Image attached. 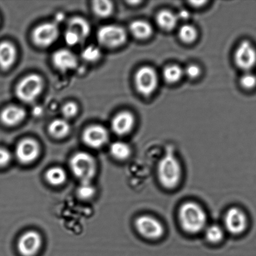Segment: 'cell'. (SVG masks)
<instances>
[{
  "instance_id": "6da1fadb",
  "label": "cell",
  "mask_w": 256,
  "mask_h": 256,
  "mask_svg": "<svg viewBox=\"0 0 256 256\" xmlns=\"http://www.w3.org/2000/svg\"><path fill=\"white\" fill-rule=\"evenodd\" d=\"M178 218L182 229L189 234H197L207 226L206 213L195 202H189L182 204L178 212Z\"/></svg>"
},
{
  "instance_id": "7a4b0ae2",
  "label": "cell",
  "mask_w": 256,
  "mask_h": 256,
  "mask_svg": "<svg viewBox=\"0 0 256 256\" xmlns=\"http://www.w3.org/2000/svg\"><path fill=\"white\" fill-rule=\"evenodd\" d=\"M157 174L163 187L167 190L174 189L182 179V170L179 160L173 155L165 156L158 164Z\"/></svg>"
},
{
  "instance_id": "3957f363",
  "label": "cell",
  "mask_w": 256,
  "mask_h": 256,
  "mask_svg": "<svg viewBox=\"0 0 256 256\" xmlns=\"http://www.w3.org/2000/svg\"><path fill=\"white\" fill-rule=\"evenodd\" d=\"M70 166L74 174L82 182H90L96 172V164L91 155L79 152L73 156Z\"/></svg>"
},
{
  "instance_id": "277c9868",
  "label": "cell",
  "mask_w": 256,
  "mask_h": 256,
  "mask_svg": "<svg viewBox=\"0 0 256 256\" xmlns=\"http://www.w3.org/2000/svg\"><path fill=\"white\" fill-rule=\"evenodd\" d=\"M134 81L137 92L143 96H149L157 90L159 78L153 68L145 66L138 70Z\"/></svg>"
},
{
  "instance_id": "5b68a950",
  "label": "cell",
  "mask_w": 256,
  "mask_h": 256,
  "mask_svg": "<svg viewBox=\"0 0 256 256\" xmlns=\"http://www.w3.org/2000/svg\"><path fill=\"white\" fill-rule=\"evenodd\" d=\"M43 88V80L38 74H30L18 84L16 94L21 101L25 102H34Z\"/></svg>"
},
{
  "instance_id": "8992f818",
  "label": "cell",
  "mask_w": 256,
  "mask_h": 256,
  "mask_svg": "<svg viewBox=\"0 0 256 256\" xmlns=\"http://www.w3.org/2000/svg\"><path fill=\"white\" fill-rule=\"evenodd\" d=\"M135 226L140 236L149 240H157L163 236L165 232L164 226L160 220L149 215L138 217Z\"/></svg>"
},
{
  "instance_id": "52a82bcc",
  "label": "cell",
  "mask_w": 256,
  "mask_h": 256,
  "mask_svg": "<svg viewBox=\"0 0 256 256\" xmlns=\"http://www.w3.org/2000/svg\"><path fill=\"white\" fill-rule=\"evenodd\" d=\"M97 38L103 46L115 48L126 42L127 34L121 26L109 24L100 28L97 32Z\"/></svg>"
},
{
  "instance_id": "ba28073f",
  "label": "cell",
  "mask_w": 256,
  "mask_h": 256,
  "mask_svg": "<svg viewBox=\"0 0 256 256\" xmlns=\"http://www.w3.org/2000/svg\"><path fill=\"white\" fill-rule=\"evenodd\" d=\"M234 61L237 67L250 72L256 65V49L251 42L243 41L235 50Z\"/></svg>"
},
{
  "instance_id": "9c48e42d",
  "label": "cell",
  "mask_w": 256,
  "mask_h": 256,
  "mask_svg": "<svg viewBox=\"0 0 256 256\" xmlns=\"http://www.w3.org/2000/svg\"><path fill=\"white\" fill-rule=\"evenodd\" d=\"M224 226L230 234L239 235L247 229V218L243 210L236 207L228 210L224 216Z\"/></svg>"
},
{
  "instance_id": "30bf717a",
  "label": "cell",
  "mask_w": 256,
  "mask_h": 256,
  "mask_svg": "<svg viewBox=\"0 0 256 256\" xmlns=\"http://www.w3.org/2000/svg\"><path fill=\"white\" fill-rule=\"evenodd\" d=\"M59 30L54 22H47L37 26L33 32V40L37 46H51L59 37Z\"/></svg>"
},
{
  "instance_id": "8fae6325",
  "label": "cell",
  "mask_w": 256,
  "mask_h": 256,
  "mask_svg": "<svg viewBox=\"0 0 256 256\" xmlns=\"http://www.w3.org/2000/svg\"><path fill=\"white\" fill-rule=\"evenodd\" d=\"M42 238L34 230L25 232L18 242V250L23 256H34L41 248Z\"/></svg>"
},
{
  "instance_id": "7c38bea8",
  "label": "cell",
  "mask_w": 256,
  "mask_h": 256,
  "mask_svg": "<svg viewBox=\"0 0 256 256\" xmlns=\"http://www.w3.org/2000/svg\"><path fill=\"white\" fill-rule=\"evenodd\" d=\"M40 146L37 142L32 139L22 140L17 145L16 156L17 159L23 164H30L39 157Z\"/></svg>"
},
{
  "instance_id": "4fadbf2b",
  "label": "cell",
  "mask_w": 256,
  "mask_h": 256,
  "mask_svg": "<svg viewBox=\"0 0 256 256\" xmlns=\"http://www.w3.org/2000/svg\"><path fill=\"white\" fill-rule=\"evenodd\" d=\"M109 139V134L106 129L99 125H94L85 130L83 134V140L88 146L99 148L104 146Z\"/></svg>"
},
{
  "instance_id": "5bb4252c",
  "label": "cell",
  "mask_w": 256,
  "mask_h": 256,
  "mask_svg": "<svg viewBox=\"0 0 256 256\" xmlns=\"http://www.w3.org/2000/svg\"><path fill=\"white\" fill-rule=\"evenodd\" d=\"M55 66L61 72L74 70L77 66L78 60L75 55L66 49L59 50L52 57Z\"/></svg>"
},
{
  "instance_id": "9a60e30c",
  "label": "cell",
  "mask_w": 256,
  "mask_h": 256,
  "mask_svg": "<svg viewBox=\"0 0 256 256\" xmlns=\"http://www.w3.org/2000/svg\"><path fill=\"white\" fill-rule=\"evenodd\" d=\"M135 122V117L131 112H120L112 120L113 132L119 136L127 134L134 128Z\"/></svg>"
},
{
  "instance_id": "2e32d148",
  "label": "cell",
  "mask_w": 256,
  "mask_h": 256,
  "mask_svg": "<svg viewBox=\"0 0 256 256\" xmlns=\"http://www.w3.org/2000/svg\"><path fill=\"white\" fill-rule=\"evenodd\" d=\"M26 116V112L22 108L16 106H10L2 112L1 118L3 124L7 126H13L20 124Z\"/></svg>"
},
{
  "instance_id": "e0dca14e",
  "label": "cell",
  "mask_w": 256,
  "mask_h": 256,
  "mask_svg": "<svg viewBox=\"0 0 256 256\" xmlns=\"http://www.w3.org/2000/svg\"><path fill=\"white\" fill-rule=\"evenodd\" d=\"M17 50L11 42L0 44V68L4 70L10 68L16 61Z\"/></svg>"
},
{
  "instance_id": "ac0fdd59",
  "label": "cell",
  "mask_w": 256,
  "mask_h": 256,
  "mask_svg": "<svg viewBox=\"0 0 256 256\" xmlns=\"http://www.w3.org/2000/svg\"><path fill=\"white\" fill-rule=\"evenodd\" d=\"M68 30L75 32L79 36L81 42L86 39L90 32V26L89 22L80 17H75L70 20L69 24H68Z\"/></svg>"
},
{
  "instance_id": "d6986e66",
  "label": "cell",
  "mask_w": 256,
  "mask_h": 256,
  "mask_svg": "<svg viewBox=\"0 0 256 256\" xmlns=\"http://www.w3.org/2000/svg\"><path fill=\"white\" fill-rule=\"evenodd\" d=\"M130 31L135 38L146 40L152 36L153 29L149 22L144 20H136L130 24Z\"/></svg>"
},
{
  "instance_id": "ffe728a7",
  "label": "cell",
  "mask_w": 256,
  "mask_h": 256,
  "mask_svg": "<svg viewBox=\"0 0 256 256\" xmlns=\"http://www.w3.org/2000/svg\"><path fill=\"white\" fill-rule=\"evenodd\" d=\"M179 20L177 18V14L169 11V10H164L159 12L156 17V22L160 28L165 31H170L174 28L177 24Z\"/></svg>"
},
{
  "instance_id": "44dd1931",
  "label": "cell",
  "mask_w": 256,
  "mask_h": 256,
  "mask_svg": "<svg viewBox=\"0 0 256 256\" xmlns=\"http://www.w3.org/2000/svg\"><path fill=\"white\" fill-rule=\"evenodd\" d=\"M50 134L56 138H62L66 136L70 130V127L66 120L62 119L55 120L49 125Z\"/></svg>"
},
{
  "instance_id": "7402d4cb",
  "label": "cell",
  "mask_w": 256,
  "mask_h": 256,
  "mask_svg": "<svg viewBox=\"0 0 256 256\" xmlns=\"http://www.w3.org/2000/svg\"><path fill=\"white\" fill-rule=\"evenodd\" d=\"M110 150L112 156L115 159L120 160L128 159L131 154V149H130L129 145L122 142L113 143L110 146Z\"/></svg>"
},
{
  "instance_id": "603a6c76",
  "label": "cell",
  "mask_w": 256,
  "mask_h": 256,
  "mask_svg": "<svg viewBox=\"0 0 256 256\" xmlns=\"http://www.w3.org/2000/svg\"><path fill=\"white\" fill-rule=\"evenodd\" d=\"M184 74V70L177 64L169 65L163 71V77L165 81L170 84L179 82Z\"/></svg>"
},
{
  "instance_id": "cb8c5ba5",
  "label": "cell",
  "mask_w": 256,
  "mask_h": 256,
  "mask_svg": "<svg viewBox=\"0 0 256 256\" xmlns=\"http://www.w3.org/2000/svg\"><path fill=\"white\" fill-rule=\"evenodd\" d=\"M204 230L205 239L212 244H217L224 238V230L219 225H210L209 226H206Z\"/></svg>"
},
{
  "instance_id": "d4e9b609",
  "label": "cell",
  "mask_w": 256,
  "mask_h": 256,
  "mask_svg": "<svg viewBox=\"0 0 256 256\" xmlns=\"http://www.w3.org/2000/svg\"><path fill=\"white\" fill-rule=\"evenodd\" d=\"M45 177L50 184L53 186H59L66 180L67 174L62 168L54 167L47 170Z\"/></svg>"
},
{
  "instance_id": "484cf974",
  "label": "cell",
  "mask_w": 256,
  "mask_h": 256,
  "mask_svg": "<svg viewBox=\"0 0 256 256\" xmlns=\"http://www.w3.org/2000/svg\"><path fill=\"white\" fill-rule=\"evenodd\" d=\"M114 6L111 2L107 0H97L93 2L95 14L100 18H106L112 14Z\"/></svg>"
},
{
  "instance_id": "4316f807",
  "label": "cell",
  "mask_w": 256,
  "mask_h": 256,
  "mask_svg": "<svg viewBox=\"0 0 256 256\" xmlns=\"http://www.w3.org/2000/svg\"><path fill=\"white\" fill-rule=\"evenodd\" d=\"M179 36L185 44H192L197 38V31L194 26L190 24H184L180 28Z\"/></svg>"
},
{
  "instance_id": "83f0119b",
  "label": "cell",
  "mask_w": 256,
  "mask_h": 256,
  "mask_svg": "<svg viewBox=\"0 0 256 256\" xmlns=\"http://www.w3.org/2000/svg\"><path fill=\"white\" fill-rule=\"evenodd\" d=\"M101 56V52L97 46L90 45L85 48L82 52V56L85 61L94 62L97 61Z\"/></svg>"
},
{
  "instance_id": "f1b7e54d",
  "label": "cell",
  "mask_w": 256,
  "mask_h": 256,
  "mask_svg": "<svg viewBox=\"0 0 256 256\" xmlns=\"http://www.w3.org/2000/svg\"><path fill=\"white\" fill-rule=\"evenodd\" d=\"M95 188L90 182H82L77 190V194L83 200L91 198L95 194Z\"/></svg>"
},
{
  "instance_id": "f546056e",
  "label": "cell",
  "mask_w": 256,
  "mask_h": 256,
  "mask_svg": "<svg viewBox=\"0 0 256 256\" xmlns=\"http://www.w3.org/2000/svg\"><path fill=\"white\" fill-rule=\"evenodd\" d=\"M240 84L246 90H252L256 86V76L250 72H246L240 77Z\"/></svg>"
},
{
  "instance_id": "4dcf8cb0",
  "label": "cell",
  "mask_w": 256,
  "mask_h": 256,
  "mask_svg": "<svg viewBox=\"0 0 256 256\" xmlns=\"http://www.w3.org/2000/svg\"><path fill=\"white\" fill-rule=\"evenodd\" d=\"M78 112L77 105L74 102H70L65 104L62 109V114L65 118H72L77 114Z\"/></svg>"
},
{
  "instance_id": "1f68e13d",
  "label": "cell",
  "mask_w": 256,
  "mask_h": 256,
  "mask_svg": "<svg viewBox=\"0 0 256 256\" xmlns=\"http://www.w3.org/2000/svg\"><path fill=\"white\" fill-rule=\"evenodd\" d=\"M200 72L201 70L200 67L194 64H189L184 70V74L190 79L197 78L200 76Z\"/></svg>"
},
{
  "instance_id": "d6a6232c",
  "label": "cell",
  "mask_w": 256,
  "mask_h": 256,
  "mask_svg": "<svg viewBox=\"0 0 256 256\" xmlns=\"http://www.w3.org/2000/svg\"><path fill=\"white\" fill-rule=\"evenodd\" d=\"M65 39L67 44L70 45V46H74V45L82 42L79 36L75 32L70 31L69 30H67V31L65 32Z\"/></svg>"
},
{
  "instance_id": "836d02e7",
  "label": "cell",
  "mask_w": 256,
  "mask_h": 256,
  "mask_svg": "<svg viewBox=\"0 0 256 256\" xmlns=\"http://www.w3.org/2000/svg\"><path fill=\"white\" fill-rule=\"evenodd\" d=\"M11 160V154L9 150L0 148V167H4L9 164Z\"/></svg>"
},
{
  "instance_id": "e575fe53",
  "label": "cell",
  "mask_w": 256,
  "mask_h": 256,
  "mask_svg": "<svg viewBox=\"0 0 256 256\" xmlns=\"http://www.w3.org/2000/svg\"><path fill=\"white\" fill-rule=\"evenodd\" d=\"M190 16L189 12L187 11V10H180L179 14H177L178 20H187L189 18Z\"/></svg>"
},
{
  "instance_id": "d590c367",
  "label": "cell",
  "mask_w": 256,
  "mask_h": 256,
  "mask_svg": "<svg viewBox=\"0 0 256 256\" xmlns=\"http://www.w3.org/2000/svg\"><path fill=\"white\" fill-rule=\"evenodd\" d=\"M206 2L204 1H199V2H190V4H192V6H194L195 7L202 6L203 4H205Z\"/></svg>"
}]
</instances>
